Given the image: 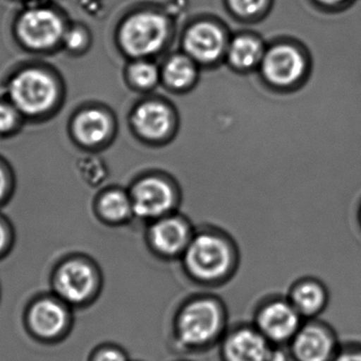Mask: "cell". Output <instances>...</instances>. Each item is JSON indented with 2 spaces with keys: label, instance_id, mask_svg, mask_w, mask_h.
<instances>
[{
  "label": "cell",
  "instance_id": "obj_3",
  "mask_svg": "<svg viewBox=\"0 0 361 361\" xmlns=\"http://www.w3.org/2000/svg\"><path fill=\"white\" fill-rule=\"evenodd\" d=\"M54 81L46 72L30 69L17 74L10 85L15 108L27 114H39L48 110L56 99Z\"/></svg>",
  "mask_w": 361,
  "mask_h": 361
},
{
  "label": "cell",
  "instance_id": "obj_14",
  "mask_svg": "<svg viewBox=\"0 0 361 361\" xmlns=\"http://www.w3.org/2000/svg\"><path fill=\"white\" fill-rule=\"evenodd\" d=\"M224 45V35L214 23H197L185 36V49L188 54L204 63L218 59L223 52Z\"/></svg>",
  "mask_w": 361,
  "mask_h": 361
},
{
  "label": "cell",
  "instance_id": "obj_24",
  "mask_svg": "<svg viewBox=\"0 0 361 361\" xmlns=\"http://www.w3.org/2000/svg\"><path fill=\"white\" fill-rule=\"evenodd\" d=\"M333 361H361V343L341 345L338 354Z\"/></svg>",
  "mask_w": 361,
  "mask_h": 361
},
{
  "label": "cell",
  "instance_id": "obj_12",
  "mask_svg": "<svg viewBox=\"0 0 361 361\" xmlns=\"http://www.w3.org/2000/svg\"><path fill=\"white\" fill-rule=\"evenodd\" d=\"M271 352L269 341L254 329L235 331L224 345L226 361H269Z\"/></svg>",
  "mask_w": 361,
  "mask_h": 361
},
{
  "label": "cell",
  "instance_id": "obj_13",
  "mask_svg": "<svg viewBox=\"0 0 361 361\" xmlns=\"http://www.w3.org/2000/svg\"><path fill=\"white\" fill-rule=\"evenodd\" d=\"M191 239L188 227L179 218H162L150 230L152 247L163 256L184 254Z\"/></svg>",
  "mask_w": 361,
  "mask_h": 361
},
{
  "label": "cell",
  "instance_id": "obj_15",
  "mask_svg": "<svg viewBox=\"0 0 361 361\" xmlns=\"http://www.w3.org/2000/svg\"><path fill=\"white\" fill-rule=\"evenodd\" d=\"M67 312L63 305L51 299L38 301L32 307L29 322L38 336L53 338L59 336L67 324Z\"/></svg>",
  "mask_w": 361,
  "mask_h": 361
},
{
  "label": "cell",
  "instance_id": "obj_11",
  "mask_svg": "<svg viewBox=\"0 0 361 361\" xmlns=\"http://www.w3.org/2000/svg\"><path fill=\"white\" fill-rule=\"evenodd\" d=\"M288 301L303 319H317L328 307L330 292L319 279L305 278L293 285Z\"/></svg>",
  "mask_w": 361,
  "mask_h": 361
},
{
  "label": "cell",
  "instance_id": "obj_21",
  "mask_svg": "<svg viewBox=\"0 0 361 361\" xmlns=\"http://www.w3.org/2000/svg\"><path fill=\"white\" fill-rule=\"evenodd\" d=\"M130 78L137 86L147 88L157 82L158 70L152 64L140 61L130 68Z\"/></svg>",
  "mask_w": 361,
  "mask_h": 361
},
{
  "label": "cell",
  "instance_id": "obj_16",
  "mask_svg": "<svg viewBox=\"0 0 361 361\" xmlns=\"http://www.w3.org/2000/svg\"><path fill=\"white\" fill-rule=\"evenodd\" d=\"M133 123L144 137L159 139L171 129V114L162 104L146 103L135 110Z\"/></svg>",
  "mask_w": 361,
  "mask_h": 361
},
{
  "label": "cell",
  "instance_id": "obj_23",
  "mask_svg": "<svg viewBox=\"0 0 361 361\" xmlns=\"http://www.w3.org/2000/svg\"><path fill=\"white\" fill-rule=\"evenodd\" d=\"M15 108L8 104L0 103V133L11 131L16 123Z\"/></svg>",
  "mask_w": 361,
  "mask_h": 361
},
{
  "label": "cell",
  "instance_id": "obj_27",
  "mask_svg": "<svg viewBox=\"0 0 361 361\" xmlns=\"http://www.w3.org/2000/svg\"><path fill=\"white\" fill-rule=\"evenodd\" d=\"M316 1L322 4V6H328V8H336V6H341L348 4L351 0H316Z\"/></svg>",
  "mask_w": 361,
  "mask_h": 361
},
{
  "label": "cell",
  "instance_id": "obj_30",
  "mask_svg": "<svg viewBox=\"0 0 361 361\" xmlns=\"http://www.w3.org/2000/svg\"><path fill=\"white\" fill-rule=\"evenodd\" d=\"M6 175H4V171L0 167V199L4 196V191H6Z\"/></svg>",
  "mask_w": 361,
  "mask_h": 361
},
{
  "label": "cell",
  "instance_id": "obj_6",
  "mask_svg": "<svg viewBox=\"0 0 361 361\" xmlns=\"http://www.w3.org/2000/svg\"><path fill=\"white\" fill-rule=\"evenodd\" d=\"M19 37L30 48L46 49L54 46L63 35V23L59 15L46 6H34L21 14Z\"/></svg>",
  "mask_w": 361,
  "mask_h": 361
},
{
  "label": "cell",
  "instance_id": "obj_7",
  "mask_svg": "<svg viewBox=\"0 0 361 361\" xmlns=\"http://www.w3.org/2000/svg\"><path fill=\"white\" fill-rule=\"evenodd\" d=\"M259 331L271 343H290L303 324V318L288 300L267 303L258 314Z\"/></svg>",
  "mask_w": 361,
  "mask_h": 361
},
{
  "label": "cell",
  "instance_id": "obj_28",
  "mask_svg": "<svg viewBox=\"0 0 361 361\" xmlns=\"http://www.w3.org/2000/svg\"><path fill=\"white\" fill-rule=\"evenodd\" d=\"M269 361H288V356L282 351H271Z\"/></svg>",
  "mask_w": 361,
  "mask_h": 361
},
{
  "label": "cell",
  "instance_id": "obj_1",
  "mask_svg": "<svg viewBox=\"0 0 361 361\" xmlns=\"http://www.w3.org/2000/svg\"><path fill=\"white\" fill-rule=\"evenodd\" d=\"M184 262L192 277L201 281L212 282L222 279L233 264L231 248L218 235L203 233L192 237Z\"/></svg>",
  "mask_w": 361,
  "mask_h": 361
},
{
  "label": "cell",
  "instance_id": "obj_8",
  "mask_svg": "<svg viewBox=\"0 0 361 361\" xmlns=\"http://www.w3.org/2000/svg\"><path fill=\"white\" fill-rule=\"evenodd\" d=\"M94 268L82 260L63 263L55 277V288L59 296L72 304H80L90 298L97 290Z\"/></svg>",
  "mask_w": 361,
  "mask_h": 361
},
{
  "label": "cell",
  "instance_id": "obj_20",
  "mask_svg": "<svg viewBox=\"0 0 361 361\" xmlns=\"http://www.w3.org/2000/svg\"><path fill=\"white\" fill-rule=\"evenodd\" d=\"M164 73L169 85L175 88H182L192 80L195 67L188 57L177 55L169 59L165 67Z\"/></svg>",
  "mask_w": 361,
  "mask_h": 361
},
{
  "label": "cell",
  "instance_id": "obj_10",
  "mask_svg": "<svg viewBox=\"0 0 361 361\" xmlns=\"http://www.w3.org/2000/svg\"><path fill=\"white\" fill-rule=\"evenodd\" d=\"M131 203L133 211L140 218H161L173 207V190L163 180L149 178L137 184Z\"/></svg>",
  "mask_w": 361,
  "mask_h": 361
},
{
  "label": "cell",
  "instance_id": "obj_25",
  "mask_svg": "<svg viewBox=\"0 0 361 361\" xmlns=\"http://www.w3.org/2000/svg\"><path fill=\"white\" fill-rule=\"evenodd\" d=\"M94 361H128V360L121 350L108 348L99 351L95 356Z\"/></svg>",
  "mask_w": 361,
  "mask_h": 361
},
{
  "label": "cell",
  "instance_id": "obj_31",
  "mask_svg": "<svg viewBox=\"0 0 361 361\" xmlns=\"http://www.w3.org/2000/svg\"><path fill=\"white\" fill-rule=\"evenodd\" d=\"M360 228H361V208L360 209Z\"/></svg>",
  "mask_w": 361,
  "mask_h": 361
},
{
  "label": "cell",
  "instance_id": "obj_2",
  "mask_svg": "<svg viewBox=\"0 0 361 361\" xmlns=\"http://www.w3.org/2000/svg\"><path fill=\"white\" fill-rule=\"evenodd\" d=\"M220 305L212 299L202 298L185 305L178 319V336L188 347H201L212 343L222 329Z\"/></svg>",
  "mask_w": 361,
  "mask_h": 361
},
{
  "label": "cell",
  "instance_id": "obj_26",
  "mask_svg": "<svg viewBox=\"0 0 361 361\" xmlns=\"http://www.w3.org/2000/svg\"><path fill=\"white\" fill-rule=\"evenodd\" d=\"M65 42L67 46L71 49H78L84 44V34L80 30L74 29L66 34Z\"/></svg>",
  "mask_w": 361,
  "mask_h": 361
},
{
  "label": "cell",
  "instance_id": "obj_19",
  "mask_svg": "<svg viewBox=\"0 0 361 361\" xmlns=\"http://www.w3.org/2000/svg\"><path fill=\"white\" fill-rule=\"evenodd\" d=\"M99 210L107 220L121 222L133 211V203L124 193L111 191L102 199Z\"/></svg>",
  "mask_w": 361,
  "mask_h": 361
},
{
  "label": "cell",
  "instance_id": "obj_5",
  "mask_svg": "<svg viewBox=\"0 0 361 361\" xmlns=\"http://www.w3.org/2000/svg\"><path fill=\"white\" fill-rule=\"evenodd\" d=\"M290 343L296 361H333L341 348L334 329L317 319L303 324Z\"/></svg>",
  "mask_w": 361,
  "mask_h": 361
},
{
  "label": "cell",
  "instance_id": "obj_9",
  "mask_svg": "<svg viewBox=\"0 0 361 361\" xmlns=\"http://www.w3.org/2000/svg\"><path fill=\"white\" fill-rule=\"evenodd\" d=\"M262 69L269 82L279 86H288L300 80L307 69V63L298 49L281 45L267 52Z\"/></svg>",
  "mask_w": 361,
  "mask_h": 361
},
{
  "label": "cell",
  "instance_id": "obj_17",
  "mask_svg": "<svg viewBox=\"0 0 361 361\" xmlns=\"http://www.w3.org/2000/svg\"><path fill=\"white\" fill-rule=\"evenodd\" d=\"M109 119L104 112L91 110L82 112L74 122L76 137L85 144L93 146L103 141L109 131Z\"/></svg>",
  "mask_w": 361,
  "mask_h": 361
},
{
  "label": "cell",
  "instance_id": "obj_18",
  "mask_svg": "<svg viewBox=\"0 0 361 361\" xmlns=\"http://www.w3.org/2000/svg\"><path fill=\"white\" fill-rule=\"evenodd\" d=\"M261 46L255 38L241 36L235 38L229 47L228 57L238 67H252L261 57Z\"/></svg>",
  "mask_w": 361,
  "mask_h": 361
},
{
  "label": "cell",
  "instance_id": "obj_29",
  "mask_svg": "<svg viewBox=\"0 0 361 361\" xmlns=\"http://www.w3.org/2000/svg\"><path fill=\"white\" fill-rule=\"evenodd\" d=\"M6 231L4 229V225L0 223V251L4 249V246L6 243Z\"/></svg>",
  "mask_w": 361,
  "mask_h": 361
},
{
  "label": "cell",
  "instance_id": "obj_22",
  "mask_svg": "<svg viewBox=\"0 0 361 361\" xmlns=\"http://www.w3.org/2000/svg\"><path fill=\"white\" fill-rule=\"evenodd\" d=\"M231 8L241 15H252L262 10L267 0H229Z\"/></svg>",
  "mask_w": 361,
  "mask_h": 361
},
{
  "label": "cell",
  "instance_id": "obj_4",
  "mask_svg": "<svg viewBox=\"0 0 361 361\" xmlns=\"http://www.w3.org/2000/svg\"><path fill=\"white\" fill-rule=\"evenodd\" d=\"M166 36L164 17L157 13L143 12L127 19L121 31V42L129 54L144 57L160 50Z\"/></svg>",
  "mask_w": 361,
  "mask_h": 361
}]
</instances>
